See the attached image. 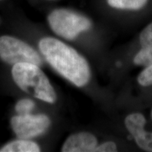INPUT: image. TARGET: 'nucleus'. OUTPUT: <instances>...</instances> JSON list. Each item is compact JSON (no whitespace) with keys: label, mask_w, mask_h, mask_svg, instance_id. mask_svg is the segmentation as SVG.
Instances as JSON below:
<instances>
[{"label":"nucleus","mask_w":152,"mask_h":152,"mask_svg":"<svg viewBox=\"0 0 152 152\" xmlns=\"http://www.w3.org/2000/svg\"><path fill=\"white\" fill-rule=\"evenodd\" d=\"M140 41L142 47H144L152 42V22L142 30L140 35Z\"/></svg>","instance_id":"13"},{"label":"nucleus","mask_w":152,"mask_h":152,"mask_svg":"<svg viewBox=\"0 0 152 152\" xmlns=\"http://www.w3.org/2000/svg\"><path fill=\"white\" fill-rule=\"evenodd\" d=\"M35 102L29 99H23L19 100L15 106L18 115H27L30 114L35 108Z\"/></svg>","instance_id":"11"},{"label":"nucleus","mask_w":152,"mask_h":152,"mask_svg":"<svg viewBox=\"0 0 152 152\" xmlns=\"http://www.w3.org/2000/svg\"><path fill=\"white\" fill-rule=\"evenodd\" d=\"M47 1H54V0H47Z\"/></svg>","instance_id":"16"},{"label":"nucleus","mask_w":152,"mask_h":152,"mask_svg":"<svg viewBox=\"0 0 152 152\" xmlns=\"http://www.w3.org/2000/svg\"><path fill=\"white\" fill-rule=\"evenodd\" d=\"M138 83L142 86H150L152 85V64L141 72L138 76Z\"/></svg>","instance_id":"12"},{"label":"nucleus","mask_w":152,"mask_h":152,"mask_svg":"<svg viewBox=\"0 0 152 152\" xmlns=\"http://www.w3.org/2000/svg\"><path fill=\"white\" fill-rule=\"evenodd\" d=\"M152 0H104L106 7L113 11L139 13L144 10Z\"/></svg>","instance_id":"8"},{"label":"nucleus","mask_w":152,"mask_h":152,"mask_svg":"<svg viewBox=\"0 0 152 152\" xmlns=\"http://www.w3.org/2000/svg\"><path fill=\"white\" fill-rule=\"evenodd\" d=\"M146 119L142 114L132 113L125 118V124L137 145L144 151L152 152V132L144 130Z\"/></svg>","instance_id":"6"},{"label":"nucleus","mask_w":152,"mask_h":152,"mask_svg":"<svg viewBox=\"0 0 152 152\" xmlns=\"http://www.w3.org/2000/svg\"><path fill=\"white\" fill-rule=\"evenodd\" d=\"M134 63L136 65L149 66L152 64V42L142 49L134 58Z\"/></svg>","instance_id":"10"},{"label":"nucleus","mask_w":152,"mask_h":152,"mask_svg":"<svg viewBox=\"0 0 152 152\" xmlns=\"http://www.w3.org/2000/svg\"><path fill=\"white\" fill-rule=\"evenodd\" d=\"M47 21L54 33L68 40L75 39L80 34L93 27L92 21L85 15L68 9H56L48 15Z\"/></svg>","instance_id":"3"},{"label":"nucleus","mask_w":152,"mask_h":152,"mask_svg":"<svg viewBox=\"0 0 152 152\" xmlns=\"http://www.w3.org/2000/svg\"><path fill=\"white\" fill-rule=\"evenodd\" d=\"M0 1H2V0H0Z\"/></svg>","instance_id":"17"},{"label":"nucleus","mask_w":152,"mask_h":152,"mask_svg":"<svg viewBox=\"0 0 152 152\" xmlns=\"http://www.w3.org/2000/svg\"><path fill=\"white\" fill-rule=\"evenodd\" d=\"M11 75L14 83L23 92L47 103L56 102L54 89L39 66L30 63L16 64L13 66Z\"/></svg>","instance_id":"2"},{"label":"nucleus","mask_w":152,"mask_h":152,"mask_svg":"<svg viewBox=\"0 0 152 152\" xmlns=\"http://www.w3.org/2000/svg\"><path fill=\"white\" fill-rule=\"evenodd\" d=\"M11 125L17 137L30 140L45 134L50 127L51 121L45 114L17 115L11 118Z\"/></svg>","instance_id":"5"},{"label":"nucleus","mask_w":152,"mask_h":152,"mask_svg":"<svg viewBox=\"0 0 152 152\" xmlns=\"http://www.w3.org/2000/svg\"><path fill=\"white\" fill-rule=\"evenodd\" d=\"M96 137L90 132L73 134L66 139L61 148L63 152H92L97 147Z\"/></svg>","instance_id":"7"},{"label":"nucleus","mask_w":152,"mask_h":152,"mask_svg":"<svg viewBox=\"0 0 152 152\" xmlns=\"http://www.w3.org/2000/svg\"><path fill=\"white\" fill-rule=\"evenodd\" d=\"M0 58L10 65L20 63H30L39 66L43 64L42 58L33 47L9 35L0 37Z\"/></svg>","instance_id":"4"},{"label":"nucleus","mask_w":152,"mask_h":152,"mask_svg":"<svg viewBox=\"0 0 152 152\" xmlns=\"http://www.w3.org/2000/svg\"><path fill=\"white\" fill-rule=\"evenodd\" d=\"M40 147L36 142L26 139H19L9 142L0 149V152H39Z\"/></svg>","instance_id":"9"},{"label":"nucleus","mask_w":152,"mask_h":152,"mask_svg":"<svg viewBox=\"0 0 152 152\" xmlns=\"http://www.w3.org/2000/svg\"><path fill=\"white\" fill-rule=\"evenodd\" d=\"M96 152H114L117 151V147L113 142H104L99 146H97L95 149Z\"/></svg>","instance_id":"14"},{"label":"nucleus","mask_w":152,"mask_h":152,"mask_svg":"<svg viewBox=\"0 0 152 152\" xmlns=\"http://www.w3.org/2000/svg\"><path fill=\"white\" fill-rule=\"evenodd\" d=\"M39 49L45 60L61 75L78 87H84L91 78L87 60L68 45L54 37H44Z\"/></svg>","instance_id":"1"},{"label":"nucleus","mask_w":152,"mask_h":152,"mask_svg":"<svg viewBox=\"0 0 152 152\" xmlns=\"http://www.w3.org/2000/svg\"><path fill=\"white\" fill-rule=\"evenodd\" d=\"M151 119H152V110H151Z\"/></svg>","instance_id":"15"}]
</instances>
